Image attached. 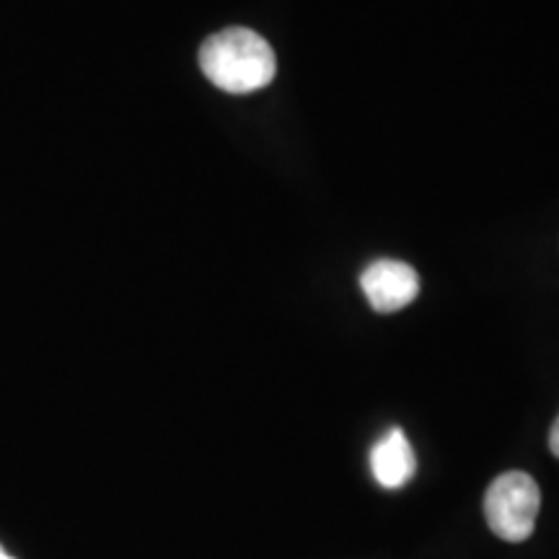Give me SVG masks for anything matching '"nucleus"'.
<instances>
[{
	"label": "nucleus",
	"mask_w": 559,
	"mask_h": 559,
	"mask_svg": "<svg viewBox=\"0 0 559 559\" xmlns=\"http://www.w3.org/2000/svg\"><path fill=\"white\" fill-rule=\"evenodd\" d=\"M200 68L226 94H254L275 81L277 58L262 34L230 26L202 41Z\"/></svg>",
	"instance_id": "f257e3e1"
},
{
	"label": "nucleus",
	"mask_w": 559,
	"mask_h": 559,
	"mask_svg": "<svg viewBox=\"0 0 559 559\" xmlns=\"http://www.w3.org/2000/svg\"><path fill=\"white\" fill-rule=\"evenodd\" d=\"M539 508V485L526 472L500 474L485 495L487 523L502 542H526L536 528Z\"/></svg>",
	"instance_id": "f03ea898"
},
{
	"label": "nucleus",
	"mask_w": 559,
	"mask_h": 559,
	"mask_svg": "<svg viewBox=\"0 0 559 559\" xmlns=\"http://www.w3.org/2000/svg\"><path fill=\"white\" fill-rule=\"evenodd\" d=\"M360 288L366 293L370 309L394 313L407 309L419 296V275L407 262L376 260L360 275Z\"/></svg>",
	"instance_id": "7ed1b4c3"
},
{
	"label": "nucleus",
	"mask_w": 559,
	"mask_h": 559,
	"mask_svg": "<svg viewBox=\"0 0 559 559\" xmlns=\"http://www.w3.org/2000/svg\"><path fill=\"white\" fill-rule=\"evenodd\" d=\"M370 472L383 489H400L415 477L417 459L400 428L389 430L370 451Z\"/></svg>",
	"instance_id": "20e7f679"
},
{
	"label": "nucleus",
	"mask_w": 559,
	"mask_h": 559,
	"mask_svg": "<svg viewBox=\"0 0 559 559\" xmlns=\"http://www.w3.org/2000/svg\"><path fill=\"white\" fill-rule=\"evenodd\" d=\"M549 449L555 456L559 459V417L555 419V425H551V432H549Z\"/></svg>",
	"instance_id": "39448f33"
},
{
	"label": "nucleus",
	"mask_w": 559,
	"mask_h": 559,
	"mask_svg": "<svg viewBox=\"0 0 559 559\" xmlns=\"http://www.w3.org/2000/svg\"><path fill=\"white\" fill-rule=\"evenodd\" d=\"M0 559H13L11 555H9V551H5L3 547H0Z\"/></svg>",
	"instance_id": "423d86ee"
}]
</instances>
